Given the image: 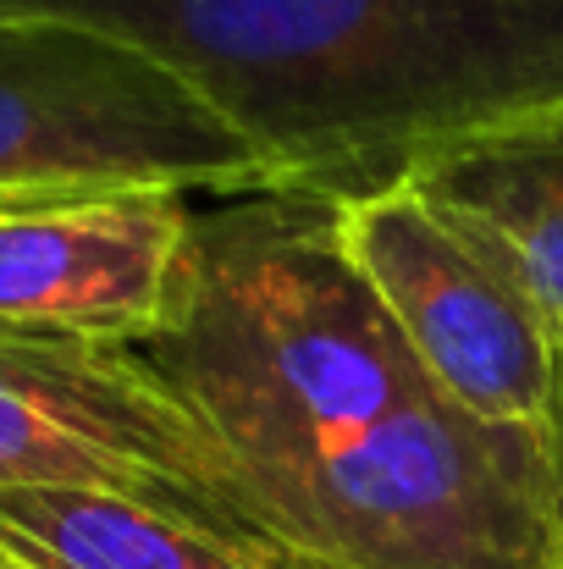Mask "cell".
<instances>
[{"label":"cell","instance_id":"cell-1","mask_svg":"<svg viewBox=\"0 0 563 569\" xmlns=\"http://www.w3.org/2000/svg\"><path fill=\"white\" fill-rule=\"evenodd\" d=\"M133 355L227 448L288 553L338 569H563L547 437L486 426L431 381L326 199L193 210L172 310Z\"/></svg>","mask_w":563,"mask_h":569},{"label":"cell","instance_id":"cell-2","mask_svg":"<svg viewBox=\"0 0 563 569\" xmlns=\"http://www.w3.org/2000/svg\"><path fill=\"white\" fill-rule=\"evenodd\" d=\"M155 56L271 193L371 199L442 150L563 111V0H0Z\"/></svg>","mask_w":563,"mask_h":569},{"label":"cell","instance_id":"cell-3","mask_svg":"<svg viewBox=\"0 0 563 569\" xmlns=\"http://www.w3.org/2000/svg\"><path fill=\"white\" fill-rule=\"evenodd\" d=\"M271 193L260 156L155 56L56 17H0V204Z\"/></svg>","mask_w":563,"mask_h":569},{"label":"cell","instance_id":"cell-4","mask_svg":"<svg viewBox=\"0 0 563 569\" xmlns=\"http://www.w3.org/2000/svg\"><path fill=\"white\" fill-rule=\"evenodd\" d=\"M100 492L243 553L282 537L227 448L122 343L0 327V492Z\"/></svg>","mask_w":563,"mask_h":569},{"label":"cell","instance_id":"cell-5","mask_svg":"<svg viewBox=\"0 0 563 569\" xmlns=\"http://www.w3.org/2000/svg\"><path fill=\"white\" fill-rule=\"evenodd\" d=\"M338 238L409 355L459 409L547 437L559 343L459 227L403 183L338 204Z\"/></svg>","mask_w":563,"mask_h":569},{"label":"cell","instance_id":"cell-6","mask_svg":"<svg viewBox=\"0 0 563 569\" xmlns=\"http://www.w3.org/2000/svg\"><path fill=\"white\" fill-rule=\"evenodd\" d=\"M193 232L183 193H111L0 216V327L89 343L161 332Z\"/></svg>","mask_w":563,"mask_h":569},{"label":"cell","instance_id":"cell-7","mask_svg":"<svg viewBox=\"0 0 563 569\" xmlns=\"http://www.w3.org/2000/svg\"><path fill=\"white\" fill-rule=\"evenodd\" d=\"M409 189L459 227L563 343V111L520 117L442 150Z\"/></svg>","mask_w":563,"mask_h":569},{"label":"cell","instance_id":"cell-8","mask_svg":"<svg viewBox=\"0 0 563 569\" xmlns=\"http://www.w3.org/2000/svg\"><path fill=\"white\" fill-rule=\"evenodd\" d=\"M0 553L22 569H271L155 509L100 492H0Z\"/></svg>","mask_w":563,"mask_h":569},{"label":"cell","instance_id":"cell-9","mask_svg":"<svg viewBox=\"0 0 563 569\" xmlns=\"http://www.w3.org/2000/svg\"><path fill=\"white\" fill-rule=\"evenodd\" d=\"M547 448H553V470H559V503H563V343H559V371H553V415H547Z\"/></svg>","mask_w":563,"mask_h":569},{"label":"cell","instance_id":"cell-10","mask_svg":"<svg viewBox=\"0 0 563 569\" xmlns=\"http://www.w3.org/2000/svg\"><path fill=\"white\" fill-rule=\"evenodd\" d=\"M254 559H265L271 569H338V565H326V559H315V553H254Z\"/></svg>","mask_w":563,"mask_h":569},{"label":"cell","instance_id":"cell-11","mask_svg":"<svg viewBox=\"0 0 563 569\" xmlns=\"http://www.w3.org/2000/svg\"><path fill=\"white\" fill-rule=\"evenodd\" d=\"M0 569H22V565H17V559H6V553H0Z\"/></svg>","mask_w":563,"mask_h":569},{"label":"cell","instance_id":"cell-12","mask_svg":"<svg viewBox=\"0 0 563 569\" xmlns=\"http://www.w3.org/2000/svg\"><path fill=\"white\" fill-rule=\"evenodd\" d=\"M0 216H6V204H0Z\"/></svg>","mask_w":563,"mask_h":569}]
</instances>
